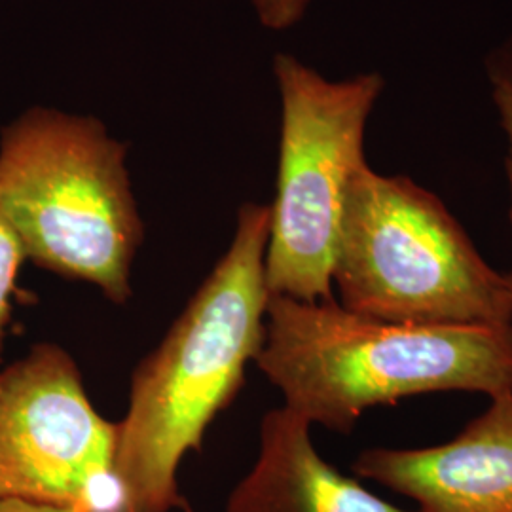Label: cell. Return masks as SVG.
I'll return each instance as SVG.
<instances>
[{
  "label": "cell",
  "instance_id": "obj_1",
  "mask_svg": "<svg viewBox=\"0 0 512 512\" xmlns=\"http://www.w3.org/2000/svg\"><path fill=\"white\" fill-rule=\"evenodd\" d=\"M268 239L270 205L243 203L230 247L160 346L135 366L126 416L116 421L114 471L126 512L183 509L181 463L202 450L264 342Z\"/></svg>",
  "mask_w": 512,
  "mask_h": 512
},
{
  "label": "cell",
  "instance_id": "obj_2",
  "mask_svg": "<svg viewBox=\"0 0 512 512\" xmlns=\"http://www.w3.org/2000/svg\"><path fill=\"white\" fill-rule=\"evenodd\" d=\"M255 365L285 408L334 433H351L368 408L427 393H512L511 327L401 325L270 294Z\"/></svg>",
  "mask_w": 512,
  "mask_h": 512
},
{
  "label": "cell",
  "instance_id": "obj_3",
  "mask_svg": "<svg viewBox=\"0 0 512 512\" xmlns=\"http://www.w3.org/2000/svg\"><path fill=\"white\" fill-rule=\"evenodd\" d=\"M0 219L40 270L93 285L116 306L131 300L145 222L128 145L103 120L31 107L4 126Z\"/></svg>",
  "mask_w": 512,
  "mask_h": 512
},
{
  "label": "cell",
  "instance_id": "obj_4",
  "mask_svg": "<svg viewBox=\"0 0 512 512\" xmlns=\"http://www.w3.org/2000/svg\"><path fill=\"white\" fill-rule=\"evenodd\" d=\"M346 310L401 325L511 327V274L478 253L439 196L365 164L351 179L332 266Z\"/></svg>",
  "mask_w": 512,
  "mask_h": 512
},
{
  "label": "cell",
  "instance_id": "obj_5",
  "mask_svg": "<svg viewBox=\"0 0 512 512\" xmlns=\"http://www.w3.org/2000/svg\"><path fill=\"white\" fill-rule=\"evenodd\" d=\"M281 103L275 200L266 249L268 293L334 298L332 266L349 183L366 164L368 118L382 74L329 80L291 54L274 57Z\"/></svg>",
  "mask_w": 512,
  "mask_h": 512
},
{
  "label": "cell",
  "instance_id": "obj_6",
  "mask_svg": "<svg viewBox=\"0 0 512 512\" xmlns=\"http://www.w3.org/2000/svg\"><path fill=\"white\" fill-rule=\"evenodd\" d=\"M114 456L116 423L95 410L67 349L40 342L0 366V501L126 512Z\"/></svg>",
  "mask_w": 512,
  "mask_h": 512
},
{
  "label": "cell",
  "instance_id": "obj_7",
  "mask_svg": "<svg viewBox=\"0 0 512 512\" xmlns=\"http://www.w3.org/2000/svg\"><path fill=\"white\" fill-rule=\"evenodd\" d=\"M351 469L412 499L418 512H512V393L444 444L370 448Z\"/></svg>",
  "mask_w": 512,
  "mask_h": 512
},
{
  "label": "cell",
  "instance_id": "obj_8",
  "mask_svg": "<svg viewBox=\"0 0 512 512\" xmlns=\"http://www.w3.org/2000/svg\"><path fill=\"white\" fill-rule=\"evenodd\" d=\"M226 512H418L404 511L323 458L311 425L285 406L264 414L253 469L239 480Z\"/></svg>",
  "mask_w": 512,
  "mask_h": 512
},
{
  "label": "cell",
  "instance_id": "obj_9",
  "mask_svg": "<svg viewBox=\"0 0 512 512\" xmlns=\"http://www.w3.org/2000/svg\"><path fill=\"white\" fill-rule=\"evenodd\" d=\"M25 255L21 251L18 238L10 226L0 219V365L8 325L12 319V298L16 293L19 270L23 266Z\"/></svg>",
  "mask_w": 512,
  "mask_h": 512
},
{
  "label": "cell",
  "instance_id": "obj_10",
  "mask_svg": "<svg viewBox=\"0 0 512 512\" xmlns=\"http://www.w3.org/2000/svg\"><path fill=\"white\" fill-rule=\"evenodd\" d=\"M256 18L268 31H289L304 18L310 0H251Z\"/></svg>",
  "mask_w": 512,
  "mask_h": 512
},
{
  "label": "cell",
  "instance_id": "obj_11",
  "mask_svg": "<svg viewBox=\"0 0 512 512\" xmlns=\"http://www.w3.org/2000/svg\"><path fill=\"white\" fill-rule=\"evenodd\" d=\"M486 74L492 84V92L512 95V35L488 54Z\"/></svg>",
  "mask_w": 512,
  "mask_h": 512
},
{
  "label": "cell",
  "instance_id": "obj_12",
  "mask_svg": "<svg viewBox=\"0 0 512 512\" xmlns=\"http://www.w3.org/2000/svg\"><path fill=\"white\" fill-rule=\"evenodd\" d=\"M494 103L497 114H499V124L507 137V179H509V188H511V222H512V95L503 92H494Z\"/></svg>",
  "mask_w": 512,
  "mask_h": 512
},
{
  "label": "cell",
  "instance_id": "obj_13",
  "mask_svg": "<svg viewBox=\"0 0 512 512\" xmlns=\"http://www.w3.org/2000/svg\"><path fill=\"white\" fill-rule=\"evenodd\" d=\"M0 512H74L65 507L55 505H42V503H29L19 499H2L0 501Z\"/></svg>",
  "mask_w": 512,
  "mask_h": 512
},
{
  "label": "cell",
  "instance_id": "obj_14",
  "mask_svg": "<svg viewBox=\"0 0 512 512\" xmlns=\"http://www.w3.org/2000/svg\"><path fill=\"white\" fill-rule=\"evenodd\" d=\"M183 512H194V509L188 503H184Z\"/></svg>",
  "mask_w": 512,
  "mask_h": 512
},
{
  "label": "cell",
  "instance_id": "obj_15",
  "mask_svg": "<svg viewBox=\"0 0 512 512\" xmlns=\"http://www.w3.org/2000/svg\"><path fill=\"white\" fill-rule=\"evenodd\" d=\"M511 279H512V274H511Z\"/></svg>",
  "mask_w": 512,
  "mask_h": 512
}]
</instances>
